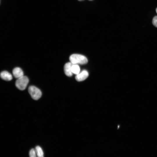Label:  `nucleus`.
I'll use <instances>...</instances> for the list:
<instances>
[{"instance_id": "nucleus-12", "label": "nucleus", "mask_w": 157, "mask_h": 157, "mask_svg": "<svg viewBox=\"0 0 157 157\" xmlns=\"http://www.w3.org/2000/svg\"><path fill=\"white\" fill-rule=\"evenodd\" d=\"M156 13H157V8H156Z\"/></svg>"}, {"instance_id": "nucleus-5", "label": "nucleus", "mask_w": 157, "mask_h": 157, "mask_svg": "<svg viewBox=\"0 0 157 157\" xmlns=\"http://www.w3.org/2000/svg\"><path fill=\"white\" fill-rule=\"evenodd\" d=\"M73 64L71 62H68L66 63L64 65V72L65 74L67 76H71L72 75L71 68Z\"/></svg>"}, {"instance_id": "nucleus-10", "label": "nucleus", "mask_w": 157, "mask_h": 157, "mask_svg": "<svg viewBox=\"0 0 157 157\" xmlns=\"http://www.w3.org/2000/svg\"><path fill=\"white\" fill-rule=\"evenodd\" d=\"M29 155L31 157H35L37 156V154L35 149H32L30 151Z\"/></svg>"}, {"instance_id": "nucleus-2", "label": "nucleus", "mask_w": 157, "mask_h": 157, "mask_svg": "<svg viewBox=\"0 0 157 157\" xmlns=\"http://www.w3.org/2000/svg\"><path fill=\"white\" fill-rule=\"evenodd\" d=\"M28 82V77L23 76L17 78L15 82V85L19 90H24L26 88Z\"/></svg>"}, {"instance_id": "nucleus-11", "label": "nucleus", "mask_w": 157, "mask_h": 157, "mask_svg": "<svg viewBox=\"0 0 157 157\" xmlns=\"http://www.w3.org/2000/svg\"><path fill=\"white\" fill-rule=\"evenodd\" d=\"M152 24L155 26L157 27V16H155L153 17Z\"/></svg>"}, {"instance_id": "nucleus-9", "label": "nucleus", "mask_w": 157, "mask_h": 157, "mask_svg": "<svg viewBox=\"0 0 157 157\" xmlns=\"http://www.w3.org/2000/svg\"><path fill=\"white\" fill-rule=\"evenodd\" d=\"M72 72L73 73L77 74L79 73L80 68L79 66L76 64H73L71 68Z\"/></svg>"}, {"instance_id": "nucleus-13", "label": "nucleus", "mask_w": 157, "mask_h": 157, "mask_svg": "<svg viewBox=\"0 0 157 157\" xmlns=\"http://www.w3.org/2000/svg\"><path fill=\"white\" fill-rule=\"evenodd\" d=\"M78 0L80 1H81L83 0Z\"/></svg>"}, {"instance_id": "nucleus-14", "label": "nucleus", "mask_w": 157, "mask_h": 157, "mask_svg": "<svg viewBox=\"0 0 157 157\" xmlns=\"http://www.w3.org/2000/svg\"></svg>"}, {"instance_id": "nucleus-3", "label": "nucleus", "mask_w": 157, "mask_h": 157, "mask_svg": "<svg viewBox=\"0 0 157 157\" xmlns=\"http://www.w3.org/2000/svg\"><path fill=\"white\" fill-rule=\"evenodd\" d=\"M28 91L32 98L35 100H38L41 97V90L34 86H31L28 88Z\"/></svg>"}, {"instance_id": "nucleus-7", "label": "nucleus", "mask_w": 157, "mask_h": 157, "mask_svg": "<svg viewBox=\"0 0 157 157\" xmlns=\"http://www.w3.org/2000/svg\"><path fill=\"white\" fill-rule=\"evenodd\" d=\"M0 77L3 79L7 81L11 80L13 78L12 75L7 71H3L0 74Z\"/></svg>"}, {"instance_id": "nucleus-8", "label": "nucleus", "mask_w": 157, "mask_h": 157, "mask_svg": "<svg viewBox=\"0 0 157 157\" xmlns=\"http://www.w3.org/2000/svg\"><path fill=\"white\" fill-rule=\"evenodd\" d=\"M37 156L38 157H43L44 153L42 148L39 146H37L35 148Z\"/></svg>"}, {"instance_id": "nucleus-6", "label": "nucleus", "mask_w": 157, "mask_h": 157, "mask_svg": "<svg viewBox=\"0 0 157 157\" xmlns=\"http://www.w3.org/2000/svg\"><path fill=\"white\" fill-rule=\"evenodd\" d=\"M13 74L14 76L17 78L24 76L23 71L19 67H17L13 69Z\"/></svg>"}, {"instance_id": "nucleus-4", "label": "nucleus", "mask_w": 157, "mask_h": 157, "mask_svg": "<svg viewBox=\"0 0 157 157\" xmlns=\"http://www.w3.org/2000/svg\"><path fill=\"white\" fill-rule=\"evenodd\" d=\"M88 73L87 71L83 70L81 73L76 74L75 79L78 81H81L85 79L88 76Z\"/></svg>"}, {"instance_id": "nucleus-1", "label": "nucleus", "mask_w": 157, "mask_h": 157, "mask_svg": "<svg viewBox=\"0 0 157 157\" xmlns=\"http://www.w3.org/2000/svg\"><path fill=\"white\" fill-rule=\"evenodd\" d=\"M69 59L70 62L73 64H84L87 63L88 62V59L85 56L77 54H74L71 55L69 57Z\"/></svg>"}]
</instances>
